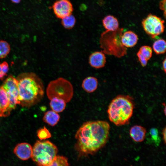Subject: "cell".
I'll return each mask as SVG.
<instances>
[{"label":"cell","instance_id":"6da1fadb","mask_svg":"<svg viewBox=\"0 0 166 166\" xmlns=\"http://www.w3.org/2000/svg\"><path fill=\"white\" fill-rule=\"evenodd\" d=\"M110 125L106 121L84 123L75 135V148L80 155H93L105 146L109 137Z\"/></svg>","mask_w":166,"mask_h":166},{"label":"cell","instance_id":"7a4b0ae2","mask_svg":"<svg viewBox=\"0 0 166 166\" xmlns=\"http://www.w3.org/2000/svg\"><path fill=\"white\" fill-rule=\"evenodd\" d=\"M18 82V100L22 106L29 107L38 103L43 97L44 88L41 79L33 73L22 74Z\"/></svg>","mask_w":166,"mask_h":166},{"label":"cell","instance_id":"3957f363","mask_svg":"<svg viewBox=\"0 0 166 166\" xmlns=\"http://www.w3.org/2000/svg\"><path fill=\"white\" fill-rule=\"evenodd\" d=\"M133 98L129 95H120L111 101L107 110L110 121L117 126L127 124L131 117L134 108Z\"/></svg>","mask_w":166,"mask_h":166},{"label":"cell","instance_id":"277c9868","mask_svg":"<svg viewBox=\"0 0 166 166\" xmlns=\"http://www.w3.org/2000/svg\"><path fill=\"white\" fill-rule=\"evenodd\" d=\"M123 29L114 31L106 30L101 34L99 43L101 51L105 54L120 58L126 55V48L121 42Z\"/></svg>","mask_w":166,"mask_h":166},{"label":"cell","instance_id":"5b68a950","mask_svg":"<svg viewBox=\"0 0 166 166\" xmlns=\"http://www.w3.org/2000/svg\"><path fill=\"white\" fill-rule=\"evenodd\" d=\"M58 149L49 140H37L33 148L31 158L38 166H47L57 156Z\"/></svg>","mask_w":166,"mask_h":166},{"label":"cell","instance_id":"8992f818","mask_svg":"<svg viewBox=\"0 0 166 166\" xmlns=\"http://www.w3.org/2000/svg\"><path fill=\"white\" fill-rule=\"evenodd\" d=\"M46 93L50 100L57 97L63 99L67 103L73 97V89L69 81L60 77L49 82L46 88Z\"/></svg>","mask_w":166,"mask_h":166},{"label":"cell","instance_id":"52a82bcc","mask_svg":"<svg viewBox=\"0 0 166 166\" xmlns=\"http://www.w3.org/2000/svg\"><path fill=\"white\" fill-rule=\"evenodd\" d=\"M164 21L157 16L149 14L142 21L144 31L152 38H155L164 31Z\"/></svg>","mask_w":166,"mask_h":166},{"label":"cell","instance_id":"ba28073f","mask_svg":"<svg viewBox=\"0 0 166 166\" xmlns=\"http://www.w3.org/2000/svg\"><path fill=\"white\" fill-rule=\"evenodd\" d=\"M5 91L9 101L11 110L15 109L18 104H20L18 100V82L17 79L12 75L9 76L4 81L2 86Z\"/></svg>","mask_w":166,"mask_h":166},{"label":"cell","instance_id":"9c48e42d","mask_svg":"<svg viewBox=\"0 0 166 166\" xmlns=\"http://www.w3.org/2000/svg\"><path fill=\"white\" fill-rule=\"evenodd\" d=\"M52 7L56 16L61 19L71 14L73 10V5L69 0H58Z\"/></svg>","mask_w":166,"mask_h":166},{"label":"cell","instance_id":"30bf717a","mask_svg":"<svg viewBox=\"0 0 166 166\" xmlns=\"http://www.w3.org/2000/svg\"><path fill=\"white\" fill-rule=\"evenodd\" d=\"M33 148L29 144L22 143L18 144L15 147L14 152L20 159L26 160L31 157Z\"/></svg>","mask_w":166,"mask_h":166},{"label":"cell","instance_id":"8fae6325","mask_svg":"<svg viewBox=\"0 0 166 166\" xmlns=\"http://www.w3.org/2000/svg\"><path fill=\"white\" fill-rule=\"evenodd\" d=\"M89 62L90 66L94 68H102L105 66L106 62L105 54L102 51L94 52L90 55Z\"/></svg>","mask_w":166,"mask_h":166},{"label":"cell","instance_id":"7c38bea8","mask_svg":"<svg viewBox=\"0 0 166 166\" xmlns=\"http://www.w3.org/2000/svg\"><path fill=\"white\" fill-rule=\"evenodd\" d=\"M11 110L9 99L5 91L1 86L0 87V117L8 116Z\"/></svg>","mask_w":166,"mask_h":166},{"label":"cell","instance_id":"4fadbf2b","mask_svg":"<svg viewBox=\"0 0 166 166\" xmlns=\"http://www.w3.org/2000/svg\"><path fill=\"white\" fill-rule=\"evenodd\" d=\"M152 53V48L149 46H141L137 53L138 60L143 67L145 66L148 60L151 57Z\"/></svg>","mask_w":166,"mask_h":166},{"label":"cell","instance_id":"5bb4252c","mask_svg":"<svg viewBox=\"0 0 166 166\" xmlns=\"http://www.w3.org/2000/svg\"><path fill=\"white\" fill-rule=\"evenodd\" d=\"M138 37L137 35L132 31H127L122 34L121 42L126 48L132 47L137 43Z\"/></svg>","mask_w":166,"mask_h":166},{"label":"cell","instance_id":"9a60e30c","mask_svg":"<svg viewBox=\"0 0 166 166\" xmlns=\"http://www.w3.org/2000/svg\"><path fill=\"white\" fill-rule=\"evenodd\" d=\"M146 130L144 127L139 125L132 127L129 130V134L132 140L136 142H141L144 139Z\"/></svg>","mask_w":166,"mask_h":166},{"label":"cell","instance_id":"2e32d148","mask_svg":"<svg viewBox=\"0 0 166 166\" xmlns=\"http://www.w3.org/2000/svg\"><path fill=\"white\" fill-rule=\"evenodd\" d=\"M98 82L97 78L90 76L85 78L83 81L82 87L83 89L88 93H92L97 89Z\"/></svg>","mask_w":166,"mask_h":166},{"label":"cell","instance_id":"e0dca14e","mask_svg":"<svg viewBox=\"0 0 166 166\" xmlns=\"http://www.w3.org/2000/svg\"><path fill=\"white\" fill-rule=\"evenodd\" d=\"M102 23L107 31H114L119 28L117 19L112 15H109L105 17L102 20Z\"/></svg>","mask_w":166,"mask_h":166},{"label":"cell","instance_id":"ac0fdd59","mask_svg":"<svg viewBox=\"0 0 166 166\" xmlns=\"http://www.w3.org/2000/svg\"><path fill=\"white\" fill-rule=\"evenodd\" d=\"M60 119V115L57 113L53 110H49L44 113L43 120L49 125L54 126L58 123Z\"/></svg>","mask_w":166,"mask_h":166},{"label":"cell","instance_id":"d6986e66","mask_svg":"<svg viewBox=\"0 0 166 166\" xmlns=\"http://www.w3.org/2000/svg\"><path fill=\"white\" fill-rule=\"evenodd\" d=\"M50 100V106L53 111L58 113L62 112L65 109L66 103L63 99L54 97Z\"/></svg>","mask_w":166,"mask_h":166},{"label":"cell","instance_id":"ffe728a7","mask_svg":"<svg viewBox=\"0 0 166 166\" xmlns=\"http://www.w3.org/2000/svg\"><path fill=\"white\" fill-rule=\"evenodd\" d=\"M152 48L157 54L164 53L166 51V43L164 40L162 39H158L153 43Z\"/></svg>","mask_w":166,"mask_h":166},{"label":"cell","instance_id":"44dd1931","mask_svg":"<svg viewBox=\"0 0 166 166\" xmlns=\"http://www.w3.org/2000/svg\"><path fill=\"white\" fill-rule=\"evenodd\" d=\"M47 166H69L67 159L61 156H57Z\"/></svg>","mask_w":166,"mask_h":166},{"label":"cell","instance_id":"7402d4cb","mask_svg":"<svg viewBox=\"0 0 166 166\" xmlns=\"http://www.w3.org/2000/svg\"><path fill=\"white\" fill-rule=\"evenodd\" d=\"M61 19L62 25L65 28L67 29L72 28L76 22L75 18L72 14Z\"/></svg>","mask_w":166,"mask_h":166},{"label":"cell","instance_id":"603a6c76","mask_svg":"<svg viewBox=\"0 0 166 166\" xmlns=\"http://www.w3.org/2000/svg\"><path fill=\"white\" fill-rule=\"evenodd\" d=\"M9 44L4 40L0 41V58H3L6 57L10 51Z\"/></svg>","mask_w":166,"mask_h":166},{"label":"cell","instance_id":"cb8c5ba5","mask_svg":"<svg viewBox=\"0 0 166 166\" xmlns=\"http://www.w3.org/2000/svg\"><path fill=\"white\" fill-rule=\"evenodd\" d=\"M37 136L40 140H42L51 137V135L46 128L44 127L38 131Z\"/></svg>","mask_w":166,"mask_h":166},{"label":"cell","instance_id":"d4e9b609","mask_svg":"<svg viewBox=\"0 0 166 166\" xmlns=\"http://www.w3.org/2000/svg\"><path fill=\"white\" fill-rule=\"evenodd\" d=\"M149 134L151 140L156 144L158 145L160 140L157 129L156 128H151L149 131Z\"/></svg>","mask_w":166,"mask_h":166},{"label":"cell","instance_id":"484cf974","mask_svg":"<svg viewBox=\"0 0 166 166\" xmlns=\"http://www.w3.org/2000/svg\"><path fill=\"white\" fill-rule=\"evenodd\" d=\"M9 70V65L6 62L0 64V79L3 80L7 75Z\"/></svg>","mask_w":166,"mask_h":166},{"label":"cell","instance_id":"4316f807","mask_svg":"<svg viewBox=\"0 0 166 166\" xmlns=\"http://www.w3.org/2000/svg\"><path fill=\"white\" fill-rule=\"evenodd\" d=\"M160 8L163 11L165 17L166 15V0H162L160 3Z\"/></svg>","mask_w":166,"mask_h":166},{"label":"cell","instance_id":"83f0119b","mask_svg":"<svg viewBox=\"0 0 166 166\" xmlns=\"http://www.w3.org/2000/svg\"><path fill=\"white\" fill-rule=\"evenodd\" d=\"M166 127L164 128L162 131V135H163V139L165 144L166 143Z\"/></svg>","mask_w":166,"mask_h":166},{"label":"cell","instance_id":"f1b7e54d","mask_svg":"<svg viewBox=\"0 0 166 166\" xmlns=\"http://www.w3.org/2000/svg\"><path fill=\"white\" fill-rule=\"evenodd\" d=\"M166 59L165 58L164 59L163 61L162 62V67L164 71L166 73Z\"/></svg>","mask_w":166,"mask_h":166},{"label":"cell","instance_id":"f546056e","mask_svg":"<svg viewBox=\"0 0 166 166\" xmlns=\"http://www.w3.org/2000/svg\"><path fill=\"white\" fill-rule=\"evenodd\" d=\"M21 0H11V2L15 3H18L20 2Z\"/></svg>","mask_w":166,"mask_h":166}]
</instances>
